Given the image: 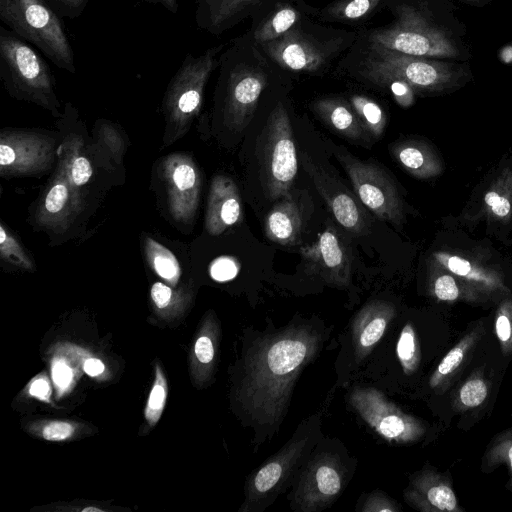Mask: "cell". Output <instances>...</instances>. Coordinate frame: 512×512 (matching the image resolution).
<instances>
[{"instance_id": "cell-1", "label": "cell", "mask_w": 512, "mask_h": 512, "mask_svg": "<svg viewBox=\"0 0 512 512\" xmlns=\"http://www.w3.org/2000/svg\"><path fill=\"white\" fill-rule=\"evenodd\" d=\"M321 334L295 324L257 338L245 357L239 395L248 423L273 434L282 422L302 370L316 357Z\"/></svg>"}, {"instance_id": "cell-2", "label": "cell", "mask_w": 512, "mask_h": 512, "mask_svg": "<svg viewBox=\"0 0 512 512\" xmlns=\"http://www.w3.org/2000/svg\"><path fill=\"white\" fill-rule=\"evenodd\" d=\"M218 68L216 106L224 126L234 132L248 126L264 95L283 93L293 79L247 31L226 45Z\"/></svg>"}, {"instance_id": "cell-3", "label": "cell", "mask_w": 512, "mask_h": 512, "mask_svg": "<svg viewBox=\"0 0 512 512\" xmlns=\"http://www.w3.org/2000/svg\"><path fill=\"white\" fill-rule=\"evenodd\" d=\"M335 73L390 93L397 81L415 93H438L455 88L467 77L462 65L408 55L369 40L358 29L353 45L335 66Z\"/></svg>"}, {"instance_id": "cell-4", "label": "cell", "mask_w": 512, "mask_h": 512, "mask_svg": "<svg viewBox=\"0 0 512 512\" xmlns=\"http://www.w3.org/2000/svg\"><path fill=\"white\" fill-rule=\"evenodd\" d=\"M358 30L325 25L308 18L298 27L260 45L265 54L292 77L325 74L353 45Z\"/></svg>"}, {"instance_id": "cell-5", "label": "cell", "mask_w": 512, "mask_h": 512, "mask_svg": "<svg viewBox=\"0 0 512 512\" xmlns=\"http://www.w3.org/2000/svg\"><path fill=\"white\" fill-rule=\"evenodd\" d=\"M394 19L385 26L360 31L387 48L424 58H456L460 49L455 39L426 12L405 0H387Z\"/></svg>"}, {"instance_id": "cell-6", "label": "cell", "mask_w": 512, "mask_h": 512, "mask_svg": "<svg viewBox=\"0 0 512 512\" xmlns=\"http://www.w3.org/2000/svg\"><path fill=\"white\" fill-rule=\"evenodd\" d=\"M226 44H219L194 56L188 53L171 78L162 100L165 119L163 146L167 147L183 137L199 115L205 87L219 66V58Z\"/></svg>"}, {"instance_id": "cell-7", "label": "cell", "mask_w": 512, "mask_h": 512, "mask_svg": "<svg viewBox=\"0 0 512 512\" xmlns=\"http://www.w3.org/2000/svg\"><path fill=\"white\" fill-rule=\"evenodd\" d=\"M0 77L8 94L58 116L60 102L49 65L29 42L0 27Z\"/></svg>"}, {"instance_id": "cell-8", "label": "cell", "mask_w": 512, "mask_h": 512, "mask_svg": "<svg viewBox=\"0 0 512 512\" xmlns=\"http://www.w3.org/2000/svg\"><path fill=\"white\" fill-rule=\"evenodd\" d=\"M0 20L58 68L76 72L74 52L65 29L46 0H0Z\"/></svg>"}, {"instance_id": "cell-9", "label": "cell", "mask_w": 512, "mask_h": 512, "mask_svg": "<svg viewBox=\"0 0 512 512\" xmlns=\"http://www.w3.org/2000/svg\"><path fill=\"white\" fill-rule=\"evenodd\" d=\"M318 424L313 418L302 423L276 454L248 476L245 511H263L291 484L295 472L316 443Z\"/></svg>"}, {"instance_id": "cell-10", "label": "cell", "mask_w": 512, "mask_h": 512, "mask_svg": "<svg viewBox=\"0 0 512 512\" xmlns=\"http://www.w3.org/2000/svg\"><path fill=\"white\" fill-rule=\"evenodd\" d=\"M260 161L267 197L276 200L289 194L298 171V159L283 99L271 109L262 131Z\"/></svg>"}, {"instance_id": "cell-11", "label": "cell", "mask_w": 512, "mask_h": 512, "mask_svg": "<svg viewBox=\"0 0 512 512\" xmlns=\"http://www.w3.org/2000/svg\"><path fill=\"white\" fill-rule=\"evenodd\" d=\"M347 482V469L340 457L328 451L310 456L304 463L291 496V507L300 512H318L340 496Z\"/></svg>"}, {"instance_id": "cell-12", "label": "cell", "mask_w": 512, "mask_h": 512, "mask_svg": "<svg viewBox=\"0 0 512 512\" xmlns=\"http://www.w3.org/2000/svg\"><path fill=\"white\" fill-rule=\"evenodd\" d=\"M349 403L358 415L382 438L396 444H412L426 433L425 424L403 412L373 387H355Z\"/></svg>"}, {"instance_id": "cell-13", "label": "cell", "mask_w": 512, "mask_h": 512, "mask_svg": "<svg viewBox=\"0 0 512 512\" xmlns=\"http://www.w3.org/2000/svg\"><path fill=\"white\" fill-rule=\"evenodd\" d=\"M344 167L361 202L379 219L400 224L404 219L403 203L388 174L372 162L350 154L336 156Z\"/></svg>"}, {"instance_id": "cell-14", "label": "cell", "mask_w": 512, "mask_h": 512, "mask_svg": "<svg viewBox=\"0 0 512 512\" xmlns=\"http://www.w3.org/2000/svg\"><path fill=\"white\" fill-rule=\"evenodd\" d=\"M54 154L55 139L50 135L26 129H4L0 133L3 178L41 175L51 168Z\"/></svg>"}, {"instance_id": "cell-15", "label": "cell", "mask_w": 512, "mask_h": 512, "mask_svg": "<svg viewBox=\"0 0 512 512\" xmlns=\"http://www.w3.org/2000/svg\"><path fill=\"white\" fill-rule=\"evenodd\" d=\"M167 204L172 218L190 223L196 215L201 192V174L193 159L184 153L168 155L162 162Z\"/></svg>"}, {"instance_id": "cell-16", "label": "cell", "mask_w": 512, "mask_h": 512, "mask_svg": "<svg viewBox=\"0 0 512 512\" xmlns=\"http://www.w3.org/2000/svg\"><path fill=\"white\" fill-rule=\"evenodd\" d=\"M300 254L308 274L339 288L350 284L352 253L336 229L327 228L312 244L302 246Z\"/></svg>"}, {"instance_id": "cell-17", "label": "cell", "mask_w": 512, "mask_h": 512, "mask_svg": "<svg viewBox=\"0 0 512 512\" xmlns=\"http://www.w3.org/2000/svg\"><path fill=\"white\" fill-rule=\"evenodd\" d=\"M83 209V197L69 181L64 168L56 171L35 211V222L41 229L61 234L75 222Z\"/></svg>"}, {"instance_id": "cell-18", "label": "cell", "mask_w": 512, "mask_h": 512, "mask_svg": "<svg viewBox=\"0 0 512 512\" xmlns=\"http://www.w3.org/2000/svg\"><path fill=\"white\" fill-rule=\"evenodd\" d=\"M317 10L305 0H265L251 15L247 32L260 46L282 37L308 18H315Z\"/></svg>"}, {"instance_id": "cell-19", "label": "cell", "mask_w": 512, "mask_h": 512, "mask_svg": "<svg viewBox=\"0 0 512 512\" xmlns=\"http://www.w3.org/2000/svg\"><path fill=\"white\" fill-rule=\"evenodd\" d=\"M301 163L338 223L351 233H363L368 224L367 216L347 188L305 152L301 154Z\"/></svg>"}, {"instance_id": "cell-20", "label": "cell", "mask_w": 512, "mask_h": 512, "mask_svg": "<svg viewBox=\"0 0 512 512\" xmlns=\"http://www.w3.org/2000/svg\"><path fill=\"white\" fill-rule=\"evenodd\" d=\"M405 501L422 512H463L448 475L425 466L414 473L404 491Z\"/></svg>"}, {"instance_id": "cell-21", "label": "cell", "mask_w": 512, "mask_h": 512, "mask_svg": "<svg viewBox=\"0 0 512 512\" xmlns=\"http://www.w3.org/2000/svg\"><path fill=\"white\" fill-rule=\"evenodd\" d=\"M243 219V207L236 183L224 175L211 182L205 214L206 231L217 236Z\"/></svg>"}, {"instance_id": "cell-22", "label": "cell", "mask_w": 512, "mask_h": 512, "mask_svg": "<svg viewBox=\"0 0 512 512\" xmlns=\"http://www.w3.org/2000/svg\"><path fill=\"white\" fill-rule=\"evenodd\" d=\"M395 316V306L384 300H373L357 313L352 322L351 334L358 361L371 353Z\"/></svg>"}, {"instance_id": "cell-23", "label": "cell", "mask_w": 512, "mask_h": 512, "mask_svg": "<svg viewBox=\"0 0 512 512\" xmlns=\"http://www.w3.org/2000/svg\"><path fill=\"white\" fill-rule=\"evenodd\" d=\"M312 111L333 131L352 140H367L361 120L347 97L327 95L311 103Z\"/></svg>"}, {"instance_id": "cell-24", "label": "cell", "mask_w": 512, "mask_h": 512, "mask_svg": "<svg viewBox=\"0 0 512 512\" xmlns=\"http://www.w3.org/2000/svg\"><path fill=\"white\" fill-rule=\"evenodd\" d=\"M264 230L269 240L283 246H294L301 242L302 217L290 193L268 212Z\"/></svg>"}, {"instance_id": "cell-25", "label": "cell", "mask_w": 512, "mask_h": 512, "mask_svg": "<svg viewBox=\"0 0 512 512\" xmlns=\"http://www.w3.org/2000/svg\"><path fill=\"white\" fill-rule=\"evenodd\" d=\"M484 334L483 324L467 332L442 358L429 379V386L443 391L453 381Z\"/></svg>"}, {"instance_id": "cell-26", "label": "cell", "mask_w": 512, "mask_h": 512, "mask_svg": "<svg viewBox=\"0 0 512 512\" xmlns=\"http://www.w3.org/2000/svg\"><path fill=\"white\" fill-rule=\"evenodd\" d=\"M265 0H218L200 19L199 28L220 35L251 17Z\"/></svg>"}, {"instance_id": "cell-27", "label": "cell", "mask_w": 512, "mask_h": 512, "mask_svg": "<svg viewBox=\"0 0 512 512\" xmlns=\"http://www.w3.org/2000/svg\"><path fill=\"white\" fill-rule=\"evenodd\" d=\"M387 0H334L318 8L315 19L323 23L363 25L386 8Z\"/></svg>"}, {"instance_id": "cell-28", "label": "cell", "mask_w": 512, "mask_h": 512, "mask_svg": "<svg viewBox=\"0 0 512 512\" xmlns=\"http://www.w3.org/2000/svg\"><path fill=\"white\" fill-rule=\"evenodd\" d=\"M436 259L451 273L463 278L476 292L495 293L507 289L492 272L486 271L458 255L438 253Z\"/></svg>"}, {"instance_id": "cell-29", "label": "cell", "mask_w": 512, "mask_h": 512, "mask_svg": "<svg viewBox=\"0 0 512 512\" xmlns=\"http://www.w3.org/2000/svg\"><path fill=\"white\" fill-rule=\"evenodd\" d=\"M392 153L400 165L418 178H430L440 173L441 166L424 144L416 141H404L392 147Z\"/></svg>"}, {"instance_id": "cell-30", "label": "cell", "mask_w": 512, "mask_h": 512, "mask_svg": "<svg viewBox=\"0 0 512 512\" xmlns=\"http://www.w3.org/2000/svg\"><path fill=\"white\" fill-rule=\"evenodd\" d=\"M58 163L62 165L71 184L82 193L83 188L92 178L93 168L82 152L81 139L71 135L59 146Z\"/></svg>"}, {"instance_id": "cell-31", "label": "cell", "mask_w": 512, "mask_h": 512, "mask_svg": "<svg viewBox=\"0 0 512 512\" xmlns=\"http://www.w3.org/2000/svg\"><path fill=\"white\" fill-rule=\"evenodd\" d=\"M369 136L380 138L387 125V113L374 98L358 92L347 96Z\"/></svg>"}, {"instance_id": "cell-32", "label": "cell", "mask_w": 512, "mask_h": 512, "mask_svg": "<svg viewBox=\"0 0 512 512\" xmlns=\"http://www.w3.org/2000/svg\"><path fill=\"white\" fill-rule=\"evenodd\" d=\"M144 251L147 262L156 274L165 281L175 285L180 278L181 270L174 254L150 237H145Z\"/></svg>"}, {"instance_id": "cell-33", "label": "cell", "mask_w": 512, "mask_h": 512, "mask_svg": "<svg viewBox=\"0 0 512 512\" xmlns=\"http://www.w3.org/2000/svg\"><path fill=\"white\" fill-rule=\"evenodd\" d=\"M490 392V384L482 370H476L459 387L453 398L457 411H468L483 405Z\"/></svg>"}, {"instance_id": "cell-34", "label": "cell", "mask_w": 512, "mask_h": 512, "mask_svg": "<svg viewBox=\"0 0 512 512\" xmlns=\"http://www.w3.org/2000/svg\"><path fill=\"white\" fill-rule=\"evenodd\" d=\"M482 464L485 472L505 465L509 474L507 488L512 491V428L499 433L492 439L484 453Z\"/></svg>"}, {"instance_id": "cell-35", "label": "cell", "mask_w": 512, "mask_h": 512, "mask_svg": "<svg viewBox=\"0 0 512 512\" xmlns=\"http://www.w3.org/2000/svg\"><path fill=\"white\" fill-rule=\"evenodd\" d=\"M396 353L403 372L413 374L419 367L421 351L417 333L411 323H406L397 341Z\"/></svg>"}, {"instance_id": "cell-36", "label": "cell", "mask_w": 512, "mask_h": 512, "mask_svg": "<svg viewBox=\"0 0 512 512\" xmlns=\"http://www.w3.org/2000/svg\"><path fill=\"white\" fill-rule=\"evenodd\" d=\"M0 255L2 260L24 270H33L35 263L17 238L5 227L0 225Z\"/></svg>"}, {"instance_id": "cell-37", "label": "cell", "mask_w": 512, "mask_h": 512, "mask_svg": "<svg viewBox=\"0 0 512 512\" xmlns=\"http://www.w3.org/2000/svg\"><path fill=\"white\" fill-rule=\"evenodd\" d=\"M494 331L504 356L512 355V299L505 298L499 304L494 321Z\"/></svg>"}, {"instance_id": "cell-38", "label": "cell", "mask_w": 512, "mask_h": 512, "mask_svg": "<svg viewBox=\"0 0 512 512\" xmlns=\"http://www.w3.org/2000/svg\"><path fill=\"white\" fill-rule=\"evenodd\" d=\"M432 293L439 301L453 302L461 298L474 300L476 295L463 291L460 283L450 274L438 275L432 285Z\"/></svg>"}, {"instance_id": "cell-39", "label": "cell", "mask_w": 512, "mask_h": 512, "mask_svg": "<svg viewBox=\"0 0 512 512\" xmlns=\"http://www.w3.org/2000/svg\"><path fill=\"white\" fill-rule=\"evenodd\" d=\"M98 140L111 152L116 162L121 163L126 151L125 140L116 127L108 121H99L96 125Z\"/></svg>"}, {"instance_id": "cell-40", "label": "cell", "mask_w": 512, "mask_h": 512, "mask_svg": "<svg viewBox=\"0 0 512 512\" xmlns=\"http://www.w3.org/2000/svg\"><path fill=\"white\" fill-rule=\"evenodd\" d=\"M166 400V382L157 369V378L151 390L145 416L151 425H154L159 419Z\"/></svg>"}, {"instance_id": "cell-41", "label": "cell", "mask_w": 512, "mask_h": 512, "mask_svg": "<svg viewBox=\"0 0 512 512\" xmlns=\"http://www.w3.org/2000/svg\"><path fill=\"white\" fill-rule=\"evenodd\" d=\"M484 201L495 217L504 219L511 213L512 201L506 193L492 189L485 194Z\"/></svg>"}, {"instance_id": "cell-42", "label": "cell", "mask_w": 512, "mask_h": 512, "mask_svg": "<svg viewBox=\"0 0 512 512\" xmlns=\"http://www.w3.org/2000/svg\"><path fill=\"white\" fill-rule=\"evenodd\" d=\"M401 507L386 494L376 491L365 499L361 511L363 512H398Z\"/></svg>"}, {"instance_id": "cell-43", "label": "cell", "mask_w": 512, "mask_h": 512, "mask_svg": "<svg viewBox=\"0 0 512 512\" xmlns=\"http://www.w3.org/2000/svg\"><path fill=\"white\" fill-rule=\"evenodd\" d=\"M59 17L74 19L84 11L89 0H46Z\"/></svg>"}, {"instance_id": "cell-44", "label": "cell", "mask_w": 512, "mask_h": 512, "mask_svg": "<svg viewBox=\"0 0 512 512\" xmlns=\"http://www.w3.org/2000/svg\"><path fill=\"white\" fill-rule=\"evenodd\" d=\"M238 268L234 260L222 257L215 260L210 269L211 276L218 281H226L237 274Z\"/></svg>"}, {"instance_id": "cell-45", "label": "cell", "mask_w": 512, "mask_h": 512, "mask_svg": "<svg viewBox=\"0 0 512 512\" xmlns=\"http://www.w3.org/2000/svg\"><path fill=\"white\" fill-rule=\"evenodd\" d=\"M74 432V428L67 422H51L43 429V437L49 441H61L69 438Z\"/></svg>"}, {"instance_id": "cell-46", "label": "cell", "mask_w": 512, "mask_h": 512, "mask_svg": "<svg viewBox=\"0 0 512 512\" xmlns=\"http://www.w3.org/2000/svg\"><path fill=\"white\" fill-rule=\"evenodd\" d=\"M150 294L154 304L159 309H163L169 306L174 297L172 289L162 282L154 283L151 287Z\"/></svg>"}, {"instance_id": "cell-47", "label": "cell", "mask_w": 512, "mask_h": 512, "mask_svg": "<svg viewBox=\"0 0 512 512\" xmlns=\"http://www.w3.org/2000/svg\"><path fill=\"white\" fill-rule=\"evenodd\" d=\"M196 358L203 364H210L214 359L215 349L212 339L209 336H200L194 349Z\"/></svg>"}, {"instance_id": "cell-48", "label": "cell", "mask_w": 512, "mask_h": 512, "mask_svg": "<svg viewBox=\"0 0 512 512\" xmlns=\"http://www.w3.org/2000/svg\"><path fill=\"white\" fill-rule=\"evenodd\" d=\"M52 376L55 384L61 388H66L72 381V370L64 362L58 360L53 363Z\"/></svg>"}, {"instance_id": "cell-49", "label": "cell", "mask_w": 512, "mask_h": 512, "mask_svg": "<svg viewBox=\"0 0 512 512\" xmlns=\"http://www.w3.org/2000/svg\"><path fill=\"white\" fill-rule=\"evenodd\" d=\"M29 393L37 398L47 400L50 395V387L48 382L43 378L36 379L31 384Z\"/></svg>"}, {"instance_id": "cell-50", "label": "cell", "mask_w": 512, "mask_h": 512, "mask_svg": "<svg viewBox=\"0 0 512 512\" xmlns=\"http://www.w3.org/2000/svg\"><path fill=\"white\" fill-rule=\"evenodd\" d=\"M105 367L99 359L90 358L84 363V371L90 376H97L104 371Z\"/></svg>"}, {"instance_id": "cell-51", "label": "cell", "mask_w": 512, "mask_h": 512, "mask_svg": "<svg viewBox=\"0 0 512 512\" xmlns=\"http://www.w3.org/2000/svg\"><path fill=\"white\" fill-rule=\"evenodd\" d=\"M149 4H160L169 12L176 14L179 9L178 0H143Z\"/></svg>"}, {"instance_id": "cell-52", "label": "cell", "mask_w": 512, "mask_h": 512, "mask_svg": "<svg viewBox=\"0 0 512 512\" xmlns=\"http://www.w3.org/2000/svg\"><path fill=\"white\" fill-rule=\"evenodd\" d=\"M218 0H196V20L200 19Z\"/></svg>"}, {"instance_id": "cell-53", "label": "cell", "mask_w": 512, "mask_h": 512, "mask_svg": "<svg viewBox=\"0 0 512 512\" xmlns=\"http://www.w3.org/2000/svg\"><path fill=\"white\" fill-rule=\"evenodd\" d=\"M91 511L101 512L102 510L97 508V507H86V508L83 509V512H91Z\"/></svg>"}, {"instance_id": "cell-54", "label": "cell", "mask_w": 512, "mask_h": 512, "mask_svg": "<svg viewBox=\"0 0 512 512\" xmlns=\"http://www.w3.org/2000/svg\"><path fill=\"white\" fill-rule=\"evenodd\" d=\"M469 4H480L482 0H461Z\"/></svg>"}]
</instances>
